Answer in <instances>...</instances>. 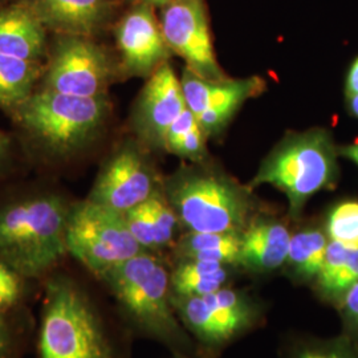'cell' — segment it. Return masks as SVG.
<instances>
[{
	"mask_svg": "<svg viewBox=\"0 0 358 358\" xmlns=\"http://www.w3.org/2000/svg\"><path fill=\"white\" fill-rule=\"evenodd\" d=\"M346 97L358 93V57L350 65L345 83Z\"/></svg>",
	"mask_w": 358,
	"mask_h": 358,
	"instance_id": "cell-33",
	"label": "cell"
},
{
	"mask_svg": "<svg viewBox=\"0 0 358 358\" xmlns=\"http://www.w3.org/2000/svg\"><path fill=\"white\" fill-rule=\"evenodd\" d=\"M108 112L105 96L80 97L41 90L11 115L41 150L63 157L84 149L103 128Z\"/></svg>",
	"mask_w": 358,
	"mask_h": 358,
	"instance_id": "cell-4",
	"label": "cell"
},
{
	"mask_svg": "<svg viewBox=\"0 0 358 358\" xmlns=\"http://www.w3.org/2000/svg\"><path fill=\"white\" fill-rule=\"evenodd\" d=\"M51 189L17 192L0 199V260L41 282L68 255L65 230L72 206Z\"/></svg>",
	"mask_w": 358,
	"mask_h": 358,
	"instance_id": "cell-2",
	"label": "cell"
},
{
	"mask_svg": "<svg viewBox=\"0 0 358 358\" xmlns=\"http://www.w3.org/2000/svg\"><path fill=\"white\" fill-rule=\"evenodd\" d=\"M145 203L148 206V210L152 217L158 251H159L173 243L176 232L178 230L180 223L176 211L169 203L162 187L154 192Z\"/></svg>",
	"mask_w": 358,
	"mask_h": 358,
	"instance_id": "cell-27",
	"label": "cell"
},
{
	"mask_svg": "<svg viewBox=\"0 0 358 358\" xmlns=\"http://www.w3.org/2000/svg\"><path fill=\"white\" fill-rule=\"evenodd\" d=\"M112 63L100 45L85 36L60 35L44 72L43 90L99 97L112 80Z\"/></svg>",
	"mask_w": 358,
	"mask_h": 358,
	"instance_id": "cell-8",
	"label": "cell"
},
{
	"mask_svg": "<svg viewBox=\"0 0 358 358\" xmlns=\"http://www.w3.org/2000/svg\"><path fill=\"white\" fill-rule=\"evenodd\" d=\"M131 328L185 353L190 340L171 304L170 269L155 252L142 251L99 279Z\"/></svg>",
	"mask_w": 358,
	"mask_h": 358,
	"instance_id": "cell-3",
	"label": "cell"
},
{
	"mask_svg": "<svg viewBox=\"0 0 358 358\" xmlns=\"http://www.w3.org/2000/svg\"><path fill=\"white\" fill-rule=\"evenodd\" d=\"M340 300L345 320L358 332V282H356Z\"/></svg>",
	"mask_w": 358,
	"mask_h": 358,
	"instance_id": "cell-31",
	"label": "cell"
},
{
	"mask_svg": "<svg viewBox=\"0 0 358 358\" xmlns=\"http://www.w3.org/2000/svg\"><path fill=\"white\" fill-rule=\"evenodd\" d=\"M329 241L358 248V202L346 201L333 207L327 220Z\"/></svg>",
	"mask_w": 358,
	"mask_h": 358,
	"instance_id": "cell-26",
	"label": "cell"
},
{
	"mask_svg": "<svg viewBox=\"0 0 358 358\" xmlns=\"http://www.w3.org/2000/svg\"><path fill=\"white\" fill-rule=\"evenodd\" d=\"M13 157V140L3 130H0V177L10 170Z\"/></svg>",
	"mask_w": 358,
	"mask_h": 358,
	"instance_id": "cell-32",
	"label": "cell"
},
{
	"mask_svg": "<svg viewBox=\"0 0 358 358\" xmlns=\"http://www.w3.org/2000/svg\"><path fill=\"white\" fill-rule=\"evenodd\" d=\"M47 29L88 38L108 16L106 0H20Z\"/></svg>",
	"mask_w": 358,
	"mask_h": 358,
	"instance_id": "cell-13",
	"label": "cell"
},
{
	"mask_svg": "<svg viewBox=\"0 0 358 358\" xmlns=\"http://www.w3.org/2000/svg\"><path fill=\"white\" fill-rule=\"evenodd\" d=\"M171 358H190L187 357L185 353H179V352H174V355H173V357Z\"/></svg>",
	"mask_w": 358,
	"mask_h": 358,
	"instance_id": "cell-37",
	"label": "cell"
},
{
	"mask_svg": "<svg viewBox=\"0 0 358 358\" xmlns=\"http://www.w3.org/2000/svg\"><path fill=\"white\" fill-rule=\"evenodd\" d=\"M202 297L234 337L252 327L259 317L255 301L241 291L223 287Z\"/></svg>",
	"mask_w": 358,
	"mask_h": 358,
	"instance_id": "cell-22",
	"label": "cell"
},
{
	"mask_svg": "<svg viewBox=\"0 0 358 358\" xmlns=\"http://www.w3.org/2000/svg\"><path fill=\"white\" fill-rule=\"evenodd\" d=\"M348 105H349L350 113L355 115L356 118H358V93L348 97Z\"/></svg>",
	"mask_w": 358,
	"mask_h": 358,
	"instance_id": "cell-35",
	"label": "cell"
},
{
	"mask_svg": "<svg viewBox=\"0 0 358 358\" xmlns=\"http://www.w3.org/2000/svg\"><path fill=\"white\" fill-rule=\"evenodd\" d=\"M36 319L29 306L0 313V358H27L34 349Z\"/></svg>",
	"mask_w": 358,
	"mask_h": 358,
	"instance_id": "cell-23",
	"label": "cell"
},
{
	"mask_svg": "<svg viewBox=\"0 0 358 358\" xmlns=\"http://www.w3.org/2000/svg\"><path fill=\"white\" fill-rule=\"evenodd\" d=\"M230 266L203 260H178L170 271L171 294L182 297L213 294L226 287L230 279Z\"/></svg>",
	"mask_w": 358,
	"mask_h": 358,
	"instance_id": "cell-17",
	"label": "cell"
},
{
	"mask_svg": "<svg viewBox=\"0 0 358 358\" xmlns=\"http://www.w3.org/2000/svg\"><path fill=\"white\" fill-rule=\"evenodd\" d=\"M138 1L143 3V4H149V6H162L164 7L171 0H138Z\"/></svg>",
	"mask_w": 358,
	"mask_h": 358,
	"instance_id": "cell-36",
	"label": "cell"
},
{
	"mask_svg": "<svg viewBox=\"0 0 358 358\" xmlns=\"http://www.w3.org/2000/svg\"><path fill=\"white\" fill-rule=\"evenodd\" d=\"M338 150L329 131L313 129L291 134L269 154L251 186L271 185L285 194L292 215L309 198L331 187L338 176Z\"/></svg>",
	"mask_w": 358,
	"mask_h": 358,
	"instance_id": "cell-6",
	"label": "cell"
},
{
	"mask_svg": "<svg viewBox=\"0 0 358 358\" xmlns=\"http://www.w3.org/2000/svg\"><path fill=\"white\" fill-rule=\"evenodd\" d=\"M241 235L224 232H187L176 245L178 260H203L239 266Z\"/></svg>",
	"mask_w": 358,
	"mask_h": 358,
	"instance_id": "cell-18",
	"label": "cell"
},
{
	"mask_svg": "<svg viewBox=\"0 0 358 358\" xmlns=\"http://www.w3.org/2000/svg\"><path fill=\"white\" fill-rule=\"evenodd\" d=\"M316 282L321 294L340 300L358 282V248L329 241Z\"/></svg>",
	"mask_w": 358,
	"mask_h": 358,
	"instance_id": "cell-19",
	"label": "cell"
},
{
	"mask_svg": "<svg viewBox=\"0 0 358 358\" xmlns=\"http://www.w3.org/2000/svg\"><path fill=\"white\" fill-rule=\"evenodd\" d=\"M162 186L136 145L122 146L100 171L88 199L125 214Z\"/></svg>",
	"mask_w": 358,
	"mask_h": 358,
	"instance_id": "cell-10",
	"label": "cell"
},
{
	"mask_svg": "<svg viewBox=\"0 0 358 358\" xmlns=\"http://www.w3.org/2000/svg\"><path fill=\"white\" fill-rule=\"evenodd\" d=\"M291 236L280 222L254 217L241 235L239 266L257 273L280 268L287 262Z\"/></svg>",
	"mask_w": 358,
	"mask_h": 358,
	"instance_id": "cell-14",
	"label": "cell"
},
{
	"mask_svg": "<svg viewBox=\"0 0 358 358\" xmlns=\"http://www.w3.org/2000/svg\"><path fill=\"white\" fill-rule=\"evenodd\" d=\"M292 358H358V356L343 344L310 343L297 348Z\"/></svg>",
	"mask_w": 358,
	"mask_h": 358,
	"instance_id": "cell-30",
	"label": "cell"
},
{
	"mask_svg": "<svg viewBox=\"0 0 358 358\" xmlns=\"http://www.w3.org/2000/svg\"><path fill=\"white\" fill-rule=\"evenodd\" d=\"M162 190L180 226L190 232L242 234L254 219L250 192L224 176L180 171Z\"/></svg>",
	"mask_w": 358,
	"mask_h": 358,
	"instance_id": "cell-5",
	"label": "cell"
},
{
	"mask_svg": "<svg viewBox=\"0 0 358 358\" xmlns=\"http://www.w3.org/2000/svg\"><path fill=\"white\" fill-rule=\"evenodd\" d=\"M183 96L187 108L195 115L207 109L223 105H239L264 90L260 78L251 77L244 80L208 81L194 75L190 69H185L180 80Z\"/></svg>",
	"mask_w": 358,
	"mask_h": 358,
	"instance_id": "cell-16",
	"label": "cell"
},
{
	"mask_svg": "<svg viewBox=\"0 0 358 358\" xmlns=\"http://www.w3.org/2000/svg\"><path fill=\"white\" fill-rule=\"evenodd\" d=\"M34 358H122L90 288L63 267L40 282Z\"/></svg>",
	"mask_w": 358,
	"mask_h": 358,
	"instance_id": "cell-1",
	"label": "cell"
},
{
	"mask_svg": "<svg viewBox=\"0 0 358 358\" xmlns=\"http://www.w3.org/2000/svg\"><path fill=\"white\" fill-rule=\"evenodd\" d=\"M40 62L0 55V109L13 113L35 92L41 75Z\"/></svg>",
	"mask_w": 358,
	"mask_h": 358,
	"instance_id": "cell-21",
	"label": "cell"
},
{
	"mask_svg": "<svg viewBox=\"0 0 358 358\" xmlns=\"http://www.w3.org/2000/svg\"><path fill=\"white\" fill-rule=\"evenodd\" d=\"M65 243L68 255L96 279L143 251L129 230L124 214L88 198L71 206Z\"/></svg>",
	"mask_w": 358,
	"mask_h": 358,
	"instance_id": "cell-7",
	"label": "cell"
},
{
	"mask_svg": "<svg viewBox=\"0 0 358 358\" xmlns=\"http://www.w3.org/2000/svg\"><path fill=\"white\" fill-rule=\"evenodd\" d=\"M207 136L199 125L190 130L185 137H182L176 145H173L167 152L179 155L182 158H189L192 161H201L206 154L205 137Z\"/></svg>",
	"mask_w": 358,
	"mask_h": 358,
	"instance_id": "cell-29",
	"label": "cell"
},
{
	"mask_svg": "<svg viewBox=\"0 0 358 358\" xmlns=\"http://www.w3.org/2000/svg\"><path fill=\"white\" fill-rule=\"evenodd\" d=\"M40 282L31 280L0 260V313L29 306Z\"/></svg>",
	"mask_w": 358,
	"mask_h": 358,
	"instance_id": "cell-25",
	"label": "cell"
},
{
	"mask_svg": "<svg viewBox=\"0 0 358 358\" xmlns=\"http://www.w3.org/2000/svg\"><path fill=\"white\" fill-rule=\"evenodd\" d=\"M171 304L182 325L206 345H222L234 337L203 297H182L171 294Z\"/></svg>",
	"mask_w": 358,
	"mask_h": 358,
	"instance_id": "cell-20",
	"label": "cell"
},
{
	"mask_svg": "<svg viewBox=\"0 0 358 358\" xmlns=\"http://www.w3.org/2000/svg\"><path fill=\"white\" fill-rule=\"evenodd\" d=\"M328 238L320 230H304L291 236L287 264L301 280H316L320 272Z\"/></svg>",
	"mask_w": 358,
	"mask_h": 358,
	"instance_id": "cell-24",
	"label": "cell"
},
{
	"mask_svg": "<svg viewBox=\"0 0 358 358\" xmlns=\"http://www.w3.org/2000/svg\"><path fill=\"white\" fill-rule=\"evenodd\" d=\"M161 28L170 51L194 75L208 81L227 80L217 64L203 0H171L164 6Z\"/></svg>",
	"mask_w": 358,
	"mask_h": 358,
	"instance_id": "cell-9",
	"label": "cell"
},
{
	"mask_svg": "<svg viewBox=\"0 0 358 358\" xmlns=\"http://www.w3.org/2000/svg\"><path fill=\"white\" fill-rule=\"evenodd\" d=\"M145 202L133 207L124 215L128 223L129 230L131 232L133 238L137 241V243L141 245L142 250L149 252H157L158 251L157 236H155L152 217Z\"/></svg>",
	"mask_w": 358,
	"mask_h": 358,
	"instance_id": "cell-28",
	"label": "cell"
},
{
	"mask_svg": "<svg viewBox=\"0 0 358 358\" xmlns=\"http://www.w3.org/2000/svg\"><path fill=\"white\" fill-rule=\"evenodd\" d=\"M47 51V28L22 1L0 8V55L40 62Z\"/></svg>",
	"mask_w": 358,
	"mask_h": 358,
	"instance_id": "cell-15",
	"label": "cell"
},
{
	"mask_svg": "<svg viewBox=\"0 0 358 358\" xmlns=\"http://www.w3.org/2000/svg\"><path fill=\"white\" fill-rule=\"evenodd\" d=\"M125 72L133 76H150L166 63L170 48L153 8L141 3L124 16L115 32Z\"/></svg>",
	"mask_w": 358,
	"mask_h": 358,
	"instance_id": "cell-12",
	"label": "cell"
},
{
	"mask_svg": "<svg viewBox=\"0 0 358 358\" xmlns=\"http://www.w3.org/2000/svg\"><path fill=\"white\" fill-rule=\"evenodd\" d=\"M187 108L182 84L167 63L149 77L133 113V125L141 140L165 149V137L171 124Z\"/></svg>",
	"mask_w": 358,
	"mask_h": 358,
	"instance_id": "cell-11",
	"label": "cell"
},
{
	"mask_svg": "<svg viewBox=\"0 0 358 358\" xmlns=\"http://www.w3.org/2000/svg\"><path fill=\"white\" fill-rule=\"evenodd\" d=\"M338 154L344 155V157L349 158L350 161L356 162L358 165V142L355 143V145H348V146H344V148H340L338 149Z\"/></svg>",
	"mask_w": 358,
	"mask_h": 358,
	"instance_id": "cell-34",
	"label": "cell"
}]
</instances>
